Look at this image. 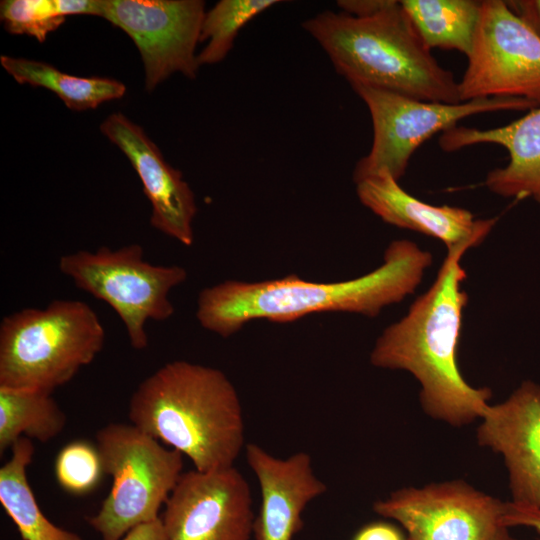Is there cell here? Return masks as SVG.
Instances as JSON below:
<instances>
[{
  "label": "cell",
  "mask_w": 540,
  "mask_h": 540,
  "mask_svg": "<svg viewBox=\"0 0 540 540\" xmlns=\"http://www.w3.org/2000/svg\"><path fill=\"white\" fill-rule=\"evenodd\" d=\"M121 540H167V538L159 517L131 529Z\"/></svg>",
  "instance_id": "obj_28"
},
{
  "label": "cell",
  "mask_w": 540,
  "mask_h": 540,
  "mask_svg": "<svg viewBox=\"0 0 540 540\" xmlns=\"http://www.w3.org/2000/svg\"><path fill=\"white\" fill-rule=\"evenodd\" d=\"M0 63L19 84L46 88L74 111L95 109L100 104L119 99L126 93V86L118 80L98 76H74L42 61L1 55Z\"/></svg>",
  "instance_id": "obj_19"
},
{
  "label": "cell",
  "mask_w": 540,
  "mask_h": 540,
  "mask_svg": "<svg viewBox=\"0 0 540 540\" xmlns=\"http://www.w3.org/2000/svg\"><path fill=\"white\" fill-rule=\"evenodd\" d=\"M470 248L463 244L448 250L433 284L404 317L384 329L370 354L375 367L411 373L421 385L424 412L453 426L481 418L492 395L489 388L470 386L457 362L468 302L460 261Z\"/></svg>",
  "instance_id": "obj_2"
},
{
  "label": "cell",
  "mask_w": 540,
  "mask_h": 540,
  "mask_svg": "<svg viewBox=\"0 0 540 540\" xmlns=\"http://www.w3.org/2000/svg\"><path fill=\"white\" fill-rule=\"evenodd\" d=\"M101 0H4L0 18L11 34L28 35L40 43L59 28L67 15L100 16Z\"/></svg>",
  "instance_id": "obj_22"
},
{
  "label": "cell",
  "mask_w": 540,
  "mask_h": 540,
  "mask_svg": "<svg viewBox=\"0 0 540 540\" xmlns=\"http://www.w3.org/2000/svg\"><path fill=\"white\" fill-rule=\"evenodd\" d=\"M100 131L129 159L149 200L150 223L156 230L184 246L194 242L195 195L181 171L163 158L143 128L115 112L100 124Z\"/></svg>",
  "instance_id": "obj_13"
},
{
  "label": "cell",
  "mask_w": 540,
  "mask_h": 540,
  "mask_svg": "<svg viewBox=\"0 0 540 540\" xmlns=\"http://www.w3.org/2000/svg\"><path fill=\"white\" fill-rule=\"evenodd\" d=\"M477 442L500 453L515 504L540 509V386L524 381L502 403L488 405Z\"/></svg>",
  "instance_id": "obj_14"
},
{
  "label": "cell",
  "mask_w": 540,
  "mask_h": 540,
  "mask_svg": "<svg viewBox=\"0 0 540 540\" xmlns=\"http://www.w3.org/2000/svg\"><path fill=\"white\" fill-rule=\"evenodd\" d=\"M59 270L117 313L135 350L148 346L147 321L172 317L175 309L169 293L187 279L182 266L147 262L140 244L68 253L60 257Z\"/></svg>",
  "instance_id": "obj_7"
},
{
  "label": "cell",
  "mask_w": 540,
  "mask_h": 540,
  "mask_svg": "<svg viewBox=\"0 0 540 540\" xmlns=\"http://www.w3.org/2000/svg\"><path fill=\"white\" fill-rule=\"evenodd\" d=\"M279 0H221L205 13L200 42L208 41L198 53L199 65L216 64L225 59L239 31Z\"/></svg>",
  "instance_id": "obj_23"
},
{
  "label": "cell",
  "mask_w": 540,
  "mask_h": 540,
  "mask_svg": "<svg viewBox=\"0 0 540 540\" xmlns=\"http://www.w3.org/2000/svg\"><path fill=\"white\" fill-rule=\"evenodd\" d=\"M433 256L409 240H394L383 263L350 280L313 282L297 275L256 282L226 280L201 290L196 318L206 330L227 338L252 320L287 323L306 315L346 312L376 317L412 294Z\"/></svg>",
  "instance_id": "obj_1"
},
{
  "label": "cell",
  "mask_w": 540,
  "mask_h": 540,
  "mask_svg": "<svg viewBox=\"0 0 540 540\" xmlns=\"http://www.w3.org/2000/svg\"><path fill=\"white\" fill-rule=\"evenodd\" d=\"M500 524L504 527L525 526L540 534V509L504 502Z\"/></svg>",
  "instance_id": "obj_25"
},
{
  "label": "cell",
  "mask_w": 540,
  "mask_h": 540,
  "mask_svg": "<svg viewBox=\"0 0 540 540\" xmlns=\"http://www.w3.org/2000/svg\"><path fill=\"white\" fill-rule=\"evenodd\" d=\"M477 144H496L508 152V163L489 171L484 180L491 192L505 198H532L540 204V107L497 128L454 126L439 138L447 152Z\"/></svg>",
  "instance_id": "obj_17"
},
{
  "label": "cell",
  "mask_w": 540,
  "mask_h": 540,
  "mask_svg": "<svg viewBox=\"0 0 540 540\" xmlns=\"http://www.w3.org/2000/svg\"><path fill=\"white\" fill-rule=\"evenodd\" d=\"M131 424L188 457L196 470L233 467L244 448L238 392L226 374L184 360L169 362L133 392Z\"/></svg>",
  "instance_id": "obj_3"
},
{
  "label": "cell",
  "mask_w": 540,
  "mask_h": 540,
  "mask_svg": "<svg viewBox=\"0 0 540 540\" xmlns=\"http://www.w3.org/2000/svg\"><path fill=\"white\" fill-rule=\"evenodd\" d=\"M11 451L10 459L0 468V503L23 540H82L54 525L41 511L26 474L34 454L32 440L21 437Z\"/></svg>",
  "instance_id": "obj_18"
},
{
  "label": "cell",
  "mask_w": 540,
  "mask_h": 540,
  "mask_svg": "<svg viewBox=\"0 0 540 540\" xmlns=\"http://www.w3.org/2000/svg\"><path fill=\"white\" fill-rule=\"evenodd\" d=\"M488 540H516L512 537L507 527L499 526L488 538Z\"/></svg>",
  "instance_id": "obj_29"
},
{
  "label": "cell",
  "mask_w": 540,
  "mask_h": 540,
  "mask_svg": "<svg viewBox=\"0 0 540 540\" xmlns=\"http://www.w3.org/2000/svg\"><path fill=\"white\" fill-rule=\"evenodd\" d=\"M467 60L458 81L462 102L520 98L540 107V38L506 1H481Z\"/></svg>",
  "instance_id": "obj_9"
},
{
  "label": "cell",
  "mask_w": 540,
  "mask_h": 540,
  "mask_svg": "<svg viewBox=\"0 0 540 540\" xmlns=\"http://www.w3.org/2000/svg\"><path fill=\"white\" fill-rule=\"evenodd\" d=\"M355 184L359 201L382 221L440 240L448 250L463 244L478 246L496 223V218L475 219L464 208L421 201L388 172Z\"/></svg>",
  "instance_id": "obj_16"
},
{
  "label": "cell",
  "mask_w": 540,
  "mask_h": 540,
  "mask_svg": "<svg viewBox=\"0 0 540 540\" xmlns=\"http://www.w3.org/2000/svg\"><path fill=\"white\" fill-rule=\"evenodd\" d=\"M205 13L202 0H101L100 17L133 40L151 92L176 72L197 77L196 46Z\"/></svg>",
  "instance_id": "obj_10"
},
{
  "label": "cell",
  "mask_w": 540,
  "mask_h": 540,
  "mask_svg": "<svg viewBox=\"0 0 540 540\" xmlns=\"http://www.w3.org/2000/svg\"><path fill=\"white\" fill-rule=\"evenodd\" d=\"M246 459L261 495L253 527L254 540H293L303 528L306 506L324 494L326 484L314 473L308 453L278 458L261 446H245Z\"/></svg>",
  "instance_id": "obj_15"
},
{
  "label": "cell",
  "mask_w": 540,
  "mask_h": 540,
  "mask_svg": "<svg viewBox=\"0 0 540 540\" xmlns=\"http://www.w3.org/2000/svg\"><path fill=\"white\" fill-rule=\"evenodd\" d=\"M504 502L463 480L405 487L376 501V514L398 521L407 540H488L499 527Z\"/></svg>",
  "instance_id": "obj_11"
},
{
  "label": "cell",
  "mask_w": 540,
  "mask_h": 540,
  "mask_svg": "<svg viewBox=\"0 0 540 540\" xmlns=\"http://www.w3.org/2000/svg\"><path fill=\"white\" fill-rule=\"evenodd\" d=\"M66 421L52 393L0 387L1 454L23 436L48 442L63 431Z\"/></svg>",
  "instance_id": "obj_21"
},
{
  "label": "cell",
  "mask_w": 540,
  "mask_h": 540,
  "mask_svg": "<svg viewBox=\"0 0 540 540\" xmlns=\"http://www.w3.org/2000/svg\"><path fill=\"white\" fill-rule=\"evenodd\" d=\"M54 473L63 490L82 496L99 485L105 470L96 444L74 440L63 446L57 454Z\"/></svg>",
  "instance_id": "obj_24"
},
{
  "label": "cell",
  "mask_w": 540,
  "mask_h": 540,
  "mask_svg": "<svg viewBox=\"0 0 540 540\" xmlns=\"http://www.w3.org/2000/svg\"><path fill=\"white\" fill-rule=\"evenodd\" d=\"M302 28L351 86L363 85L415 99L461 103L458 81L425 45L400 1L385 0L370 15L325 10Z\"/></svg>",
  "instance_id": "obj_4"
},
{
  "label": "cell",
  "mask_w": 540,
  "mask_h": 540,
  "mask_svg": "<svg viewBox=\"0 0 540 540\" xmlns=\"http://www.w3.org/2000/svg\"><path fill=\"white\" fill-rule=\"evenodd\" d=\"M96 446L112 487L87 521L102 540H121L136 526L159 518L183 474V455L131 423L104 426L96 433Z\"/></svg>",
  "instance_id": "obj_6"
},
{
  "label": "cell",
  "mask_w": 540,
  "mask_h": 540,
  "mask_svg": "<svg viewBox=\"0 0 540 540\" xmlns=\"http://www.w3.org/2000/svg\"><path fill=\"white\" fill-rule=\"evenodd\" d=\"M352 540H407L394 525L379 521L360 528Z\"/></svg>",
  "instance_id": "obj_27"
},
{
  "label": "cell",
  "mask_w": 540,
  "mask_h": 540,
  "mask_svg": "<svg viewBox=\"0 0 540 540\" xmlns=\"http://www.w3.org/2000/svg\"><path fill=\"white\" fill-rule=\"evenodd\" d=\"M425 45L457 50L469 55L479 21L481 1L477 0H401Z\"/></svg>",
  "instance_id": "obj_20"
},
{
  "label": "cell",
  "mask_w": 540,
  "mask_h": 540,
  "mask_svg": "<svg viewBox=\"0 0 540 540\" xmlns=\"http://www.w3.org/2000/svg\"><path fill=\"white\" fill-rule=\"evenodd\" d=\"M509 8L540 38V0H508Z\"/></svg>",
  "instance_id": "obj_26"
},
{
  "label": "cell",
  "mask_w": 540,
  "mask_h": 540,
  "mask_svg": "<svg viewBox=\"0 0 540 540\" xmlns=\"http://www.w3.org/2000/svg\"><path fill=\"white\" fill-rule=\"evenodd\" d=\"M105 330L80 300L23 308L0 323V387L52 393L101 352Z\"/></svg>",
  "instance_id": "obj_5"
},
{
  "label": "cell",
  "mask_w": 540,
  "mask_h": 540,
  "mask_svg": "<svg viewBox=\"0 0 540 540\" xmlns=\"http://www.w3.org/2000/svg\"><path fill=\"white\" fill-rule=\"evenodd\" d=\"M351 87L366 104L373 126L372 145L355 165L354 183L380 172H388L399 181L421 144L434 134L456 126L464 118L486 112L538 108L520 98H487L446 104L369 86Z\"/></svg>",
  "instance_id": "obj_8"
},
{
  "label": "cell",
  "mask_w": 540,
  "mask_h": 540,
  "mask_svg": "<svg viewBox=\"0 0 540 540\" xmlns=\"http://www.w3.org/2000/svg\"><path fill=\"white\" fill-rule=\"evenodd\" d=\"M160 518L167 540H252L250 486L234 466L183 472Z\"/></svg>",
  "instance_id": "obj_12"
}]
</instances>
